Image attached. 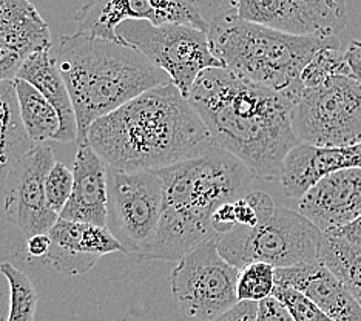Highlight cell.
Masks as SVG:
<instances>
[{
	"mask_svg": "<svg viewBox=\"0 0 361 321\" xmlns=\"http://www.w3.org/2000/svg\"><path fill=\"white\" fill-rule=\"evenodd\" d=\"M238 275L240 269L219 253L218 235H213L178 261L170 275L171 292L185 317L210 321L240 303Z\"/></svg>",
	"mask_w": 361,
	"mask_h": 321,
	"instance_id": "cell-9",
	"label": "cell"
},
{
	"mask_svg": "<svg viewBox=\"0 0 361 321\" xmlns=\"http://www.w3.org/2000/svg\"><path fill=\"white\" fill-rule=\"evenodd\" d=\"M344 59L349 67L350 78L361 84V37H357L349 44Z\"/></svg>",
	"mask_w": 361,
	"mask_h": 321,
	"instance_id": "cell-33",
	"label": "cell"
},
{
	"mask_svg": "<svg viewBox=\"0 0 361 321\" xmlns=\"http://www.w3.org/2000/svg\"><path fill=\"white\" fill-rule=\"evenodd\" d=\"M116 35L122 44L136 48L170 78L185 99L195 82L209 68H224L212 53L209 32L188 25H156L147 20L121 23Z\"/></svg>",
	"mask_w": 361,
	"mask_h": 321,
	"instance_id": "cell-7",
	"label": "cell"
},
{
	"mask_svg": "<svg viewBox=\"0 0 361 321\" xmlns=\"http://www.w3.org/2000/svg\"><path fill=\"white\" fill-rule=\"evenodd\" d=\"M258 303L240 301L231 310L210 321H257Z\"/></svg>",
	"mask_w": 361,
	"mask_h": 321,
	"instance_id": "cell-31",
	"label": "cell"
},
{
	"mask_svg": "<svg viewBox=\"0 0 361 321\" xmlns=\"http://www.w3.org/2000/svg\"><path fill=\"white\" fill-rule=\"evenodd\" d=\"M56 164L50 144H39L30 150L11 173L5 188V213L8 221L31 238L48 234L59 215L47 201V178Z\"/></svg>",
	"mask_w": 361,
	"mask_h": 321,
	"instance_id": "cell-13",
	"label": "cell"
},
{
	"mask_svg": "<svg viewBox=\"0 0 361 321\" xmlns=\"http://www.w3.org/2000/svg\"><path fill=\"white\" fill-rule=\"evenodd\" d=\"M319 261L340 279L361 308V247L334 234H323Z\"/></svg>",
	"mask_w": 361,
	"mask_h": 321,
	"instance_id": "cell-22",
	"label": "cell"
},
{
	"mask_svg": "<svg viewBox=\"0 0 361 321\" xmlns=\"http://www.w3.org/2000/svg\"><path fill=\"white\" fill-rule=\"evenodd\" d=\"M241 19L297 37H335L348 25L343 0H236Z\"/></svg>",
	"mask_w": 361,
	"mask_h": 321,
	"instance_id": "cell-12",
	"label": "cell"
},
{
	"mask_svg": "<svg viewBox=\"0 0 361 321\" xmlns=\"http://www.w3.org/2000/svg\"><path fill=\"white\" fill-rule=\"evenodd\" d=\"M213 56L250 82L283 93L292 102L302 93L301 73L319 49L340 48L338 37H297L241 19L233 10L210 22Z\"/></svg>",
	"mask_w": 361,
	"mask_h": 321,
	"instance_id": "cell-5",
	"label": "cell"
},
{
	"mask_svg": "<svg viewBox=\"0 0 361 321\" xmlns=\"http://www.w3.org/2000/svg\"><path fill=\"white\" fill-rule=\"evenodd\" d=\"M47 260L65 277L84 275L105 255L122 252V246L106 227L59 219L48 232Z\"/></svg>",
	"mask_w": 361,
	"mask_h": 321,
	"instance_id": "cell-14",
	"label": "cell"
},
{
	"mask_svg": "<svg viewBox=\"0 0 361 321\" xmlns=\"http://www.w3.org/2000/svg\"><path fill=\"white\" fill-rule=\"evenodd\" d=\"M106 166L88 144L78 145L73 164V192L59 219L106 227Z\"/></svg>",
	"mask_w": 361,
	"mask_h": 321,
	"instance_id": "cell-18",
	"label": "cell"
},
{
	"mask_svg": "<svg viewBox=\"0 0 361 321\" xmlns=\"http://www.w3.org/2000/svg\"><path fill=\"white\" fill-rule=\"evenodd\" d=\"M106 229L122 252L142 255L158 232L164 188L156 171H121L106 167Z\"/></svg>",
	"mask_w": 361,
	"mask_h": 321,
	"instance_id": "cell-10",
	"label": "cell"
},
{
	"mask_svg": "<svg viewBox=\"0 0 361 321\" xmlns=\"http://www.w3.org/2000/svg\"><path fill=\"white\" fill-rule=\"evenodd\" d=\"M235 209V217L238 226H245V227H253L258 224V213L255 205L247 198V195L240 198L233 202Z\"/></svg>",
	"mask_w": 361,
	"mask_h": 321,
	"instance_id": "cell-32",
	"label": "cell"
},
{
	"mask_svg": "<svg viewBox=\"0 0 361 321\" xmlns=\"http://www.w3.org/2000/svg\"><path fill=\"white\" fill-rule=\"evenodd\" d=\"M236 226H238V222H236V217H235L233 202L223 204L212 215V229H213V232H215V235H218V236L232 232Z\"/></svg>",
	"mask_w": 361,
	"mask_h": 321,
	"instance_id": "cell-29",
	"label": "cell"
},
{
	"mask_svg": "<svg viewBox=\"0 0 361 321\" xmlns=\"http://www.w3.org/2000/svg\"><path fill=\"white\" fill-rule=\"evenodd\" d=\"M272 296H275V298L289 310L293 321H334L331 317H327L322 309L315 306L307 296L300 293L298 291H293L283 286H275Z\"/></svg>",
	"mask_w": 361,
	"mask_h": 321,
	"instance_id": "cell-26",
	"label": "cell"
},
{
	"mask_svg": "<svg viewBox=\"0 0 361 321\" xmlns=\"http://www.w3.org/2000/svg\"><path fill=\"white\" fill-rule=\"evenodd\" d=\"M322 240L323 234L300 212L276 205L257 226H236L218 236V249L236 269L252 262L286 269L318 261Z\"/></svg>",
	"mask_w": 361,
	"mask_h": 321,
	"instance_id": "cell-6",
	"label": "cell"
},
{
	"mask_svg": "<svg viewBox=\"0 0 361 321\" xmlns=\"http://www.w3.org/2000/svg\"><path fill=\"white\" fill-rule=\"evenodd\" d=\"M348 169H361V143L348 147L300 143L286 156L280 179L287 196L301 200L319 179Z\"/></svg>",
	"mask_w": 361,
	"mask_h": 321,
	"instance_id": "cell-16",
	"label": "cell"
},
{
	"mask_svg": "<svg viewBox=\"0 0 361 321\" xmlns=\"http://www.w3.org/2000/svg\"><path fill=\"white\" fill-rule=\"evenodd\" d=\"M164 207L158 232L141 261L180 260L215 235L212 215L221 205L245 196L253 175L232 155L209 144L162 169Z\"/></svg>",
	"mask_w": 361,
	"mask_h": 321,
	"instance_id": "cell-3",
	"label": "cell"
},
{
	"mask_svg": "<svg viewBox=\"0 0 361 321\" xmlns=\"http://www.w3.org/2000/svg\"><path fill=\"white\" fill-rule=\"evenodd\" d=\"M298 212L327 234L361 217V169L335 171L319 179L301 198Z\"/></svg>",
	"mask_w": 361,
	"mask_h": 321,
	"instance_id": "cell-15",
	"label": "cell"
},
{
	"mask_svg": "<svg viewBox=\"0 0 361 321\" xmlns=\"http://www.w3.org/2000/svg\"><path fill=\"white\" fill-rule=\"evenodd\" d=\"M275 286V267L266 262H252L240 269L236 281L238 301H264L274 295Z\"/></svg>",
	"mask_w": 361,
	"mask_h": 321,
	"instance_id": "cell-25",
	"label": "cell"
},
{
	"mask_svg": "<svg viewBox=\"0 0 361 321\" xmlns=\"http://www.w3.org/2000/svg\"><path fill=\"white\" fill-rule=\"evenodd\" d=\"M276 286L298 291L334 321H361V308L322 261L275 269Z\"/></svg>",
	"mask_w": 361,
	"mask_h": 321,
	"instance_id": "cell-17",
	"label": "cell"
},
{
	"mask_svg": "<svg viewBox=\"0 0 361 321\" xmlns=\"http://www.w3.org/2000/svg\"><path fill=\"white\" fill-rule=\"evenodd\" d=\"M50 246H51V241H50V236H48V234L35 235V236L28 238L27 250L32 258H44V257L47 258L48 250H50Z\"/></svg>",
	"mask_w": 361,
	"mask_h": 321,
	"instance_id": "cell-34",
	"label": "cell"
},
{
	"mask_svg": "<svg viewBox=\"0 0 361 321\" xmlns=\"http://www.w3.org/2000/svg\"><path fill=\"white\" fill-rule=\"evenodd\" d=\"M292 127L300 143L348 147L361 143V84L348 76L302 90L292 107Z\"/></svg>",
	"mask_w": 361,
	"mask_h": 321,
	"instance_id": "cell-8",
	"label": "cell"
},
{
	"mask_svg": "<svg viewBox=\"0 0 361 321\" xmlns=\"http://www.w3.org/2000/svg\"><path fill=\"white\" fill-rule=\"evenodd\" d=\"M36 10L28 0H0V35Z\"/></svg>",
	"mask_w": 361,
	"mask_h": 321,
	"instance_id": "cell-28",
	"label": "cell"
},
{
	"mask_svg": "<svg viewBox=\"0 0 361 321\" xmlns=\"http://www.w3.org/2000/svg\"><path fill=\"white\" fill-rule=\"evenodd\" d=\"M47 201L50 209L61 217L73 192V170L63 162L56 161L47 178Z\"/></svg>",
	"mask_w": 361,
	"mask_h": 321,
	"instance_id": "cell-27",
	"label": "cell"
},
{
	"mask_svg": "<svg viewBox=\"0 0 361 321\" xmlns=\"http://www.w3.org/2000/svg\"><path fill=\"white\" fill-rule=\"evenodd\" d=\"M327 234H329V232H327ZM331 234L361 247V217L358 219H355L354 222H350V224H348V226L332 230Z\"/></svg>",
	"mask_w": 361,
	"mask_h": 321,
	"instance_id": "cell-35",
	"label": "cell"
},
{
	"mask_svg": "<svg viewBox=\"0 0 361 321\" xmlns=\"http://www.w3.org/2000/svg\"><path fill=\"white\" fill-rule=\"evenodd\" d=\"M188 102L212 144L243 162L253 178H281L286 156L300 144L289 97L227 68H209L195 82Z\"/></svg>",
	"mask_w": 361,
	"mask_h": 321,
	"instance_id": "cell-1",
	"label": "cell"
},
{
	"mask_svg": "<svg viewBox=\"0 0 361 321\" xmlns=\"http://www.w3.org/2000/svg\"><path fill=\"white\" fill-rule=\"evenodd\" d=\"M75 20L76 35L118 44L122 42L116 30L127 20H147L156 27L188 25L204 32L210 28L200 5L188 0H93L79 8Z\"/></svg>",
	"mask_w": 361,
	"mask_h": 321,
	"instance_id": "cell-11",
	"label": "cell"
},
{
	"mask_svg": "<svg viewBox=\"0 0 361 321\" xmlns=\"http://www.w3.org/2000/svg\"><path fill=\"white\" fill-rule=\"evenodd\" d=\"M16 79L28 82L54 107L62 123L59 143L78 141L76 111L73 107L67 84L56 67L53 48H45L32 53L23 62Z\"/></svg>",
	"mask_w": 361,
	"mask_h": 321,
	"instance_id": "cell-19",
	"label": "cell"
},
{
	"mask_svg": "<svg viewBox=\"0 0 361 321\" xmlns=\"http://www.w3.org/2000/svg\"><path fill=\"white\" fill-rule=\"evenodd\" d=\"M0 272L10 286V310L6 321H35L37 291L30 277L11 262H2Z\"/></svg>",
	"mask_w": 361,
	"mask_h": 321,
	"instance_id": "cell-23",
	"label": "cell"
},
{
	"mask_svg": "<svg viewBox=\"0 0 361 321\" xmlns=\"http://www.w3.org/2000/svg\"><path fill=\"white\" fill-rule=\"evenodd\" d=\"M78 118V145L90 127L152 88L170 84L162 70L136 48L88 36H62L53 48Z\"/></svg>",
	"mask_w": 361,
	"mask_h": 321,
	"instance_id": "cell-4",
	"label": "cell"
},
{
	"mask_svg": "<svg viewBox=\"0 0 361 321\" xmlns=\"http://www.w3.org/2000/svg\"><path fill=\"white\" fill-rule=\"evenodd\" d=\"M35 147L20 119L14 82H0V196L14 169Z\"/></svg>",
	"mask_w": 361,
	"mask_h": 321,
	"instance_id": "cell-20",
	"label": "cell"
},
{
	"mask_svg": "<svg viewBox=\"0 0 361 321\" xmlns=\"http://www.w3.org/2000/svg\"><path fill=\"white\" fill-rule=\"evenodd\" d=\"M257 321H293V318L275 296H270V298L258 303Z\"/></svg>",
	"mask_w": 361,
	"mask_h": 321,
	"instance_id": "cell-30",
	"label": "cell"
},
{
	"mask_svg": "<svg viewBox=\"0 0 361 321\" xmlns=\"http://www.w3.org/2000/svg\"><path fill=\"white\" fill-rule=\"evenodd\" d=\"M13 82L19 101L20 119L28 138L36 145L59 141L62 123L54 107L28 82L20 79Z\"/></svg>",
	"mask_w": 361,
	"mask_h": 321,
	"instance_id": "cell-21",
	"label": "cell"
},
{
	"mask_svg": "<svg viewBox=\"0 0 361 321\" xmlns=\"http://www.w3.org/2000/svg\"><path fill=\"white\" fill-rule=\"evenodd\" d=\"M350 78L344 54L338 48H323L312 57L301 73V84L305 90L322 87L334 78Z\"/></svg>",
	"mask_w": 361,
	"mask_h": 321,
	"instance_id": "cell-24",
	"label": "cell"
},
{
	"mask_svg": "<svg viewBox=\"0 0 361 321\" xmlns=\"http://www.w3.org/2000/svg\"><path fill=\"white\" fill-rule=\"evenodd\" d=\"M207 143L210 135L200 114L171 82L97 119L87 135L105 166L121 171H159Z\"/></svg>",
	"mask_w": 361,
	"mask_h": 321,
	"instance_id": "cell-2",
	"label": "cell"
}]
</instances>
